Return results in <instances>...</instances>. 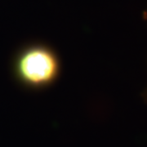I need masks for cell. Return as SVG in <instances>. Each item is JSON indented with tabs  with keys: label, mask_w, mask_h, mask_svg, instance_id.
<instances>
[{
	"label": "cell",
	"mask_w": 147,
	"mask_h": 147,
	"mask_svg": "<svg viewBox=\"0 0 147 147\" xmlns=\"http://www.w3.org/2000/svg\"><path fill=\"white\" fill-rule=\"evenodd\" d=\"M57 53L47 44L36 42L18 50L11 61V72L18 84L38 90L53 85L61 73Z\"/></svg>",
	"instance_id": "6da1fadb"
},
{
	"label": "cell",
	"mask_w": 147,
	"mask_h": 147,
	"mask_svg": "<svg viewBox=\"0 0 147 147\" xmlns=\"http://www.w3.org/2000/svg\"><path fill=\"white\" fill-rule=\"evenodd\" d=\"M143 98H144V100H145V102L146 103H147V88H146V90H145V92H144V93H143Z\"/></svg>",
	"instance_id": "7a4b0ae2"
},
{
	"label": "cell",
	"mask_w": 147,
	"mask_h": 147,
	"mask_svg": "<svg viewBox=\"0 0 147 147\" xmlns=\"http://www.w3.org/2000/svg\"><path fill=\"white\" fill-rule=\"evenodd\" d=\"M143 17H144V19L146 20V21L147 22V9L145 11V12H144V15H143Z\"/></svg>",
	"instance_id": "3957f363"
}]
</instances>
